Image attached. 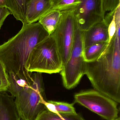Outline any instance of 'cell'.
Returning a JSON list of instances; mask_svg holds the SVG:
<instances>
[{
	"mask_svg": "<svg viewBox=\"0 0 120 120\" xmlns=\"http://www.w3.org/2000/svg\"><path fill=\"white\" fill-rule=\"evenodd\" d=\"M108 42H101L84 49V55L86 62H91L98 59L107 47Z\"/></svg>",
	"mask_w": 120,
	"mask_h": 120,
	"instance_id": "obj_14",
	"label": "cell"
},
{
	"mask_svg": "<svg viewBox=\"0 0 120 120\" xmlns=\"http://www.w3.org/2000/svg\"><path fill=\"white\" fill-rule=\"evenodd\" d=\"M61 12L59 22L51 34L55 41L63 66L71 52L78 24L74 9Z\"/></svg>",
	"mask_w": 120,
	"mask_h": 120,
	"instance_id": "obj_7",
	"label": "cell"
},
{
	"mask_svg": "<svg viewBox=\"0 0 120 120\" xmlns=\"http://www.w3.org/2000/svg\"><path fill=\"white\" fill-rule=\"evenodd\" d=\"M52 8L51 0H30L27 8L25 24L38 21Z\"/></svg>",
	"mask_w": 120,
	"mask_h": 120,
	"instance_id": "obj_10",
	"label": "cell"
},
{
	"mask_svg": "<svg viewBox=\"0 0 120 120\" xmlns=\"http://www.w3.org/2000/svg\"><path fill=\"white\" fill-rule=\"evenodd\" d=\"M74 102L106 120L118 118V103L95 90L82 91L74 95Z\"/></svg>",
	"mask_w": 120,
	"mask_h": 120,
	"instance_id": "obj_6",
	"label": "cell"
},
{
	"mask_svg": "<svg viewBox=\"0 0 120 120\" xmlns=\"http://www.w3.org/2000/svg\"><path fill=\"white\" fill-rule=\"evenodd\" d=\"M41 73H32L29 84L15 96V105L22 120H35L45 109L44 104L46 101Z\"/></svg>",
	"mask_w": 120,
	"mask_h": 120,
	"instance_id": "obj_3",
	"label": "cell"
},
{
	"mask_svg": "<svg viewBox=\"0 0 120 120\" xmlns=\"http://www.w3.org/2000/svg\"><path fill=\"white\" fill-rule=\"evenodd\" d=\"M11 14L9 9L5 6H0V29L6 18Z\"/></svg>",
	"mask_w": 120,
	"mask_h": 120,
	"instance_id": "obj_19",
	"label": "cell"
},
{
	"mask_svg": "<svg viewBox=\"0 0 120 120\" xmlns=\"http://www.w3.org/2000/svg\"><path fill=\"white\" fill-rule=\"evenodd\" d=\"M109 39L108 25L105 20L96 23L83 32L84 48L100 42H108Z\"/></svg>",
	"mask_w": 120,
	"mask_h": 120,
	"instance_id": "obj_9",
	"label": "cell"
},
{
	"mask_svg": "<svg viewBox=\"0 0 120 120\" xmlns=\"http://www.w3.org/2000/svg\"><path fill=\"white\" fill-rule=\"evenodd\" d=\"M74 11L78 26L83 32L104 20L102 0H80Z\"/></svg>",
	"mask_w": 120,
	"mask_h": 120,
	"instance_id": "obj_8",
	"label": "cell"
},
{
	"mask_svg": "<svg viewBox=\"0 0 120 120\" xmlns=\"http://www.w3.org/2000/svg\"><path fill=\"white\" fill-rule=\"evenodd\" d=\"M63 64L56 43L51 34L34 47L26 64L30 73H58L61 71Z\"/></svg>",
	"mask_w": 120,
	"mask_h": 120,
	"instance_id": "obj_4",
	"label": "cell"
},
{
	"mask_svg": "<svg viewBox=\"0 0 120 120\" xmlns=\"http://www.w3.org/2000/svg\"><path fill=\"white\" fill-rule=\"evenodd\" d=\"M51 101L55 106L57 113L65 115L77 114L74 107V104L55 101Z\"/></svg>",
	"mask_w": 120,
	"mask_h": 120,
	"instance_id": "obj_17",
	"label": "cell"
},
{
	"mask_svg": "<svg viewBox=\"0 0 120 120\" xmlns=\"http://www.w3.org/2000/svg\"><path fill=\"white\" fill-rule=\"evenodd\" d=\"M61 12L51 9L42 16L38 21L44 29L50 35L56 28L61 16Z\"/></svg>",
	"mask_w": 120,
	"mask_h": 120,
	"instance_id": "obj_13",
	"label": "cell"
},
{
	"mask_svg": "<svg viewBox=\"0 0 120 120\" xmlns=\"http://www.w3.org/2000/svg\"><path fill=\"white\" fill-rule=\"evenodd\" d=\"M30 0H5L7 7L17 20L25 24L26 12Z\"/></svg>",
	"mask_w": 120,
	"mask_h": 120,
	"instance_id": "obj_12",
	"label": "cell"
},
{
	"mask_svg": "<svg viewBox=\"0 0 120 120\" xmlns=\"http://www.w3.org/2000/svg\"><path fill=\"white\" fill-rule=\"evenodd\" d=\"M35 120H85L78 114L65 115L52 112L44 109L39 113Z\"/></svg>",
	"mask_w": 120,
	"mask_h": 120,
	"instance_id": "obj_15",
	"label": "cell"
},
{
	"mask_svg": "<svg viewBox=\"0 0 120 120\" xmlns=\"http://www.w3.org/2000/svg\"><path fill=\"white\" fill-rule=\"evenodd\" d=\"M0 78L2 80L4 83L8 87V75L3 64L0 59Z\"/></svg>",
	"mask_w": 120,
	"mask_h": 120,
	"instance_id": "obj_20",
	"label": "cell"
},
{
	"mask_svg": "<svg viewBox=\"0 0 120 120\" xmlns=\"http://www.w3.org/2000/svg\"><path fill=\"white\" fill-rule=\"evenodd\" d=\"M5 6V0H0V6Z\"/></svg>",
	"mask_w": 120,
	"mask_h": 120,
	"instance_id": "obj_22",
	"label": "cell"
},
{
	"mask_svg": "<svg viewBox=\"0 0 120 120\" xmlns=\"http://www.w3.org/2000/svg\"><path fill=\"white\" fill-rule=\"evenodd\" d=\"M84 49L83 32L78 25L71 52L61 71L63 85L67 89L76 86L85 75Z\"/></svg>",
	"mask_w": 120,
	"mask_h": 120,
	"instance_id": "obj_5",
	"label": "cell"
},
{
	"mask_svg": "<svg viewBox=\"0 0 120 120\" xmlns=\"http://www.w3.org/2000/svg\"><path fill=\"white\" fill-rule=\"evenodd\" d=\"M120 26L96 60L86 62L85 75L95 90L120 102Z\"/></svg>",
	"mask_w": 120,
	"mask_h": 120,
	"instance_id": "obj_1",
	"label": "cell"
},
{
	"mask_svg": "<svg viewBox=\"0 0 120 120\" xmlns=\"http://www.w3.org/2000/svg\"><path fill=\"white\" fill-rule=\"evenodd\" d=\"M104 13L112 11L120 5V0H102Z\"/></svg>",
	"mask_w": 120,
	"mask_h": 120,
	"instance_id": "obj_18",
	"label": "cell"
},
{
	"mask_svg": "<svg viewBox=\"0 0 120 120\" xmlns=\"http://www.w3.org/2000/svg\"><path fill=\"white\" fill-rule=\"evenodd\" d=\"M8 86L6 85L2 80L0 78V92L4 91H7Z\"/></svg>",
	"mask_w": 120,
	"mask_h": 120,
	"instance_id": "obj_21",
	"label": "cell"
},
{
	"mask_svg": "<svg viewBox=\"0 0 120 120\" xmlns=\"http://www.w3.org/2000/svg\"><path fill=\"white\" fill-rule=\"evenodd\" d=\"M50 34L38 22L23 25L15 36L0 45V59L7 73L29 80L31 73L26 68L33 49Z\"/></svg>",
	"mask_w": 120,
	"mask_h": 120,
	"instance_id": "obj_2",
	"label": "cell"
},
{
	"mask_svg": "<svg viewBox=\"0 0 120 120\" xmlns=\"http://www.w3.org/2000/svg\"><path fill=\"white\" fill-rule=\"evenodd\" d=\"M52 9L61 11L74 9L80 3V0H51Z\"/></svg>",
	"mask_w": 120,
	"mask_h": 120,
	"instance_id": "obj_16",
	"label": "cell"
},
{
	"mask_svg": "<svg viewBox=\"0 0 120 120\" xmlns=\"http://www.w3.org/2000/svg\"><path fill=\"white\" fill-rule=\"evenodd\" d=\"M13 98L6 91L0 92V120H20Z\"/></svg>",
	"mask_w": 120,
	"mask_h": 120,
	"instance_id": "obj_11",
	"label": "cell"
},
{
	"mask_svg": "<svg viewBox=\"0 0 120 120\" xmlns=\"http://www.w3.org/2000/svg\"><path fill=\"white\" fill-rule=\"evenodd\" d=\"M114 120H120V118H117V119Z\"/></svg>",
	"mask_w": 120,
	"mask_h": 120,
	"instance_id": "obj_23",
	"label": "cell"
}]
</instances>
